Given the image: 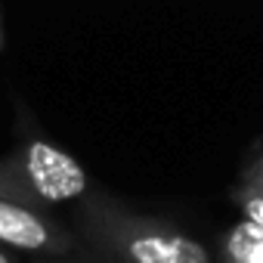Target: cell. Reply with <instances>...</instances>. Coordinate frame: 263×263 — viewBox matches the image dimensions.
Masks as SVG:
<instances>
[{
  "instance_id": "obj_1",
  "label": "cell",
  "mask_w": 263,
  "mask_h": 263,
  "mask_svg": "<svg viewBox=\"0 0 263 263\" xmlns=\"http://www.w3.org/2000/svg\"><path fill=\"white\" fill-rule=\"evenodd\" d=\"M74 235L102 263H211L208 248L167 220L137 214L102 189L74 201Z\"/></svg>"
},
{
  "instance_id": "obj_2",
  "label": "cell",
  "mask_w": 263,
  "mask_h": 263,
  "mask_svg": "<svg viewBox=\"0 0 263 263\" xmlns=\"http://www.w3.org/2000/svg\"><path fill=\"white\" fill-rule=\"evenodd\" d=\"M93 189L84 164L62 146L31 137L13 152L0 155V198L25 208L53 211L59 204L81 201Z\"/></svg>"
},
{
  "instance_id": "obj_3",
  "label": "cell",
  "mask_w": 263,
  "mask_h": 263,
  "mask_svg": "<svg viewBox=\"0 0 263 263\" xmlns=\"http://www.w3.org/2000/svg\"><path fill=\"white\" fill-rule=\"evenodd\" d=\"M0 245L31 257H62L84 251L74 229L56 220L50 211L25 208L10 198H0Z\"/></svg>"
},
{
  "instance_id": "obj_4",
  "label": "cell",
  "mask_w": 263,
  "mask_h": 263,
  "mask_svg": "<svg viewBox=\"0 0 263 263\" xmlns=\"http://www.w3.org/2000/svg\"><path fill=\"white\" fill-rule=\"evenodd\" d=\"M217 263H263V226L251 220L232 223L220 235Z\"/></svg>"
},
{
  "instance_id": "obj_5",
  "label": "cell",
  "mask_w": 263,
  "mask_h": 263,
  "mask_svg": "<svg viewBox=\"0 0 263 263\" xmlns=\"http://www.w3.org/2000/svg\"><path fill=\"white\" fill-rule=\"evenodd\" d=\"M232 201L238 204L245 220L263 226V149L241 164L238 183L232 189Z\"/></svg>"
},
{
  "instance_id": "obj_6",
  "label": "cell",
  "mask_w": 263,
  "mask_h": 263,
  "mask_svg": "<svg viewBox=\"0 0 263 263\" xmlns=\"http://www.w3.org/2000/svg\"><path fill=\"white\" fill-rule=\"evenodd\" d=\"M28 263H102V260H96L87 251H78V254H62V257H31Z\"/></svg>"
},
{
  "instance_id": "obj_7",
  "label": "cell",
  "mask_w": 263,
  "mask_h": 263,
  "mask_svg": "<svg viewBox=\"0 0 263 263\" xmlns=\"http://www.w3.org/2000/svg\"><path fill=\"white\" fill-rule=\"evenodd\" d=\"M0 263H22V260H19V257H16L10 248H4V245H0Z\"/></svg>"
},
{
  "instance_id": "obj_8",
  "label": "cell",
  "mask_w": 263,
  "mask_h": 263,
  "mask_svg": "<svg viewBox=\"0 0 263 263\" xmlns=\"http://www.w3.org/2000/svg\"><path fill=\"white\" fill-rule=\"evenodd\" d=\"M4 44H7V37H4V13H0V50H4Z\"/></svg>"
}]
</instances>
